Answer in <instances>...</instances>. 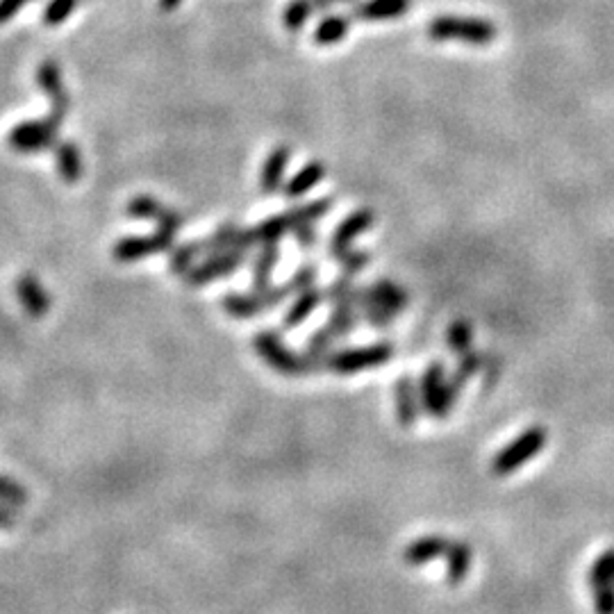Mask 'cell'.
I'll return each mask as SVG.
<instances>
[{"instance_id":"6da1fadb","label":"cell","mask_w":614,"mask_h":614,"mask_svg":"<svg viewBox=\"0 0 614 614\" xmlns=\"http://www.w3.org/2000/svg\"><path fill=\"white\" fill-rule=\"evenodd\" d=\"M426 32L433 41H460L469 46H489L499 35L492 21L474 16H437Z\"/></svg>"},{"instance_id":"7a4b0ae2","label":"cell","mask_w":614,"mask_h":614,"mask_svg":"<svg viewBox=\"0 0 614 614\" xmlns=\"http://www.w3.org/2000/svg\"><path fill=\"white\" fill-rule=\"evenodd\" d=\"M546 439H549V435H546V430L542 426H533V428L524 430V433H521L519 437H514L508 446L501 448V451L494 455L492 474L510 476L512 471L521 469L526 462H530L535 455L544 451Z\"/></svg>"},{"instance_id":"3957f363","label":"cell","mask_w":614,"mask_h":614,"mask_svg":"<svg viewBox=\"0 0 614 614\" xmlns=\"http://www.w3.org/2000/svg\"><path fill=\"white\" fill-rule=\"evenodd\" d=\"M419 398L421 410L433 419H446L453 412V405L458 401V394L453 392L448 383L446 369L439 362L428 364L419 380Z\"/></svg>"},{"instance_id":"277c9868","label":"cell","mask_w":614,"mask_h":614,"mask_svg":"<svg viewBox=\"0 0 614 614\" xmlns=\"http://www.w3.org/2000/svg\"><path fill=\"white\" fill-rule=\"evenodd\" d=\"M253 348L260 358L269 364V367L280 373V376H307L303 355H296L292 348L285 344L278 330L264 328L253 337Z\"/></svg>"},{"instance_id":"5b68a950","label":"cell","mask_w":614,"mask_h":614,"mask_svg":"<svg viewBox=\"0 0 614 614\" xmlns=\"http://www.w3.org/2000/svg\"><path fill=\"white\" fill-rule=\"evenodd\" d=\"M394 358V346L387 342L360 346V348H344V351H333L328 358V371L337 376H355V373L383 367Z\"/></svg>"},{"instance_id":"8992f818","label":"cell","mask_w":614,"mask_h":614,"mask_svg":"<svg viewBox=\"0 0 614 614\" xmlns=\"http://www.w3.org/2000/svg\"><path fill=\"white\" fill-rule=\"evenodd\" d=\"M292 287L282 285V287H271L267 292H248V294H239V292H230L223 296L221 307L226 310V314L230 319H255L260 317L262 312L273 310V307H278L280 303H285L289 296H292Z\"/></svg>"},{"instance_id":"52a82bcc","label":"cell","mask_w":614,"mask_h":614,"mask_svg":"<svg viewBox=\"0 0 614 614\" xmlns=\"http://www.w3.org/2000/svg\"><path fill=\"white\" fill-rule=\"evenodd\" d=\"M60 116H51L46 119H35V121H23L19 126H14L7 135V144H10L16 153H41L46 148L55 146L57 139V128L62 126Z\"/></svg>"},{"instance_id":"ba28073f","label":"cell","mask_w":614,"mask_h":614,"mask_svg":"<svg viewBox=\"0 0 614 614\" xmlns=\"http://www.w3.org/2000/svg\"><path fill=\"white\" fill-rule=\"evenodd\" d=\"M176 246V235H171L167 230L157 228L151 235H137V237H123L119 242L114 244L112 255L116 262L130 264V262H139L144 260L148 255H157V253H167L171 248Z\"/></svg>"},{"instance_id":"9c48e42d","label":"cell","mask_w":614,"mask_h":614,"mask_svg":"<svg viewBox=\"0 0 614 614\" xmlns=\"http://www.w3.org/2000/svg\"><path fill=\"white\" fill-rule=\"evenodd\" d=\"M248 253L242 251H226L219 255H207V260H203L198 267L185 273V285L189 287H203L210 285L214 280H221L235 273L242 264L246 262Z\"/></svg>"},{"instance_id":"30bf717a","label":"cell","mask_w":614,"mask_h":614,"mask_svg":"<svg viewBox=\"0 0 614 614\" xmlns=\"http://www.w3.org/2000/svg\"><path fill=\"white\" fill-rule=\"evenodd\" d=\"M128 217L132 219H151L157 223V228L167 230L171 235H178L180 228L185 226V217L180 212L169 210L153 196H137L132 198L126 207Z\"/></svg>"},{"instance_id":"8fae6325","label":"cell","mask_w":614,"mask_h":614,"mask_svg":"<svg viewBox=\"0 0 614 614\" xmlns=\"http://www.w3.org/2000/svg\"><path fill=\"white\" fill-rule=\"evenodd\" d=\"M373 221H376V217H373L371 210H358V212L348 214V217L339 223L337 230L333 232V237H330V244H328L330 257L337 262L344 253L351 251L355 239H358L362 232H367L373 226Z\"/></svg>"},{"instance_id":"7c38bea8","label":"cell","mask_w":614,"mask_h":614,"mask_svg":"<svg viewBox=\"0 0 614 614\" xmlns=\"http://www.w3.org/2000/svg\"><path fill=\"white\" fill-rule=\"evenodd\" d=\"M37 85L44 94L51 98V112L60 119H66V112H69V94H66V87L62 82V71L55 62H44L37 69Z\"/></svg>"},{"instance_id":"4fadbf2b","label":"cell","mask_w":614,"mask_h":614,"mask_svg":"<svg viewBox=\"0 0 614 614\" xmlns=\"http://www.w3.org/2000/svg\"><path fill=\"white\" fill-rule=\"evenodd\" d=\"M394 401H396L398 423H401L403 428H412L419 419L421 398H419V385H414V380L410 376H403L396 380Z\"/></svg>"},{"instance_id":"5bb4252c","label":"cell","mask_w":614,"mask_h":614,"mask_svg":"<svg viewBox=\"0 0 614 614\" xmlns=\"http://www.w3.org/2000/svg\"><path fill=\"white\" fill-rule=\"evenodd\" d=\"M16 298H19L23 310L35 319H41L51 310V296H48L46 289L41 287V282L32 273H23L16 280Z\"/></svg>"},{"instance_id":"9a60e30c","label":"cell","mask_w":614,"mask_h":614,"mask_svg":"<svg viewBox=\"0 0 614 614\" xmlns=\"http://www.w3.org/2000/svg\"><path fill=\"white\" fill-rule=\"evenodd\" d=\"M289 160H292V148L289 146H276L271 151V155L264 162L262 173H260V189L262 194H276L280 192L282 180H285V173L289 167Z\"/></svg>"},{"instance_id":"2e32d148","label":"cell","mask_w":614,"mask_h":614,"mask_svg":"<svg viewBox=\"0 0 614 614\" xmlns=\"http://www.w3.org/2000/svg\"><path fill=\"white\" fill-rule=\"evenodd\" d=\"M448 544H451V539L439 537V535L419 537L417 542L405 546L403 560L408 562L410 567H421V564H428L437 558H442L448 549Z\"/></svg>"},{"instance_id":"e0dca14e","label":"cell","mask_w":614,"mask_h":614,"mask_svg":"<svg viewBox=\"0 0 614 614\" xmlns=\"http://www.w3.org/2000/svg\"><path fill=\"white\" fill-rule=\"evenodd\" d=\"M410 10V0H364L353 5V16L360 21L396 19Z\"/></svg>"},{"instance_id":"ac0fdd59","label":"cell","mask_w":614,"mask_h":614,"mask_svg":"<svg viewBox=\"0 0 614 614\" xmlns=\"http://www.w3.org/2000/svg\"><path fill=\"white\" fill-rule=\"evenodd\" d=\"M446 558V583L455 587L460 585L464 578L469 576L471 560H474V551L467 542H451L444 553Z\"/></svg>"},{"instance_id":"d6986e66","label":"cell","mask_w":614,"mask_h":614,"mask_svg":"<svg viewBox=\"0 0 614 614\" xmlns=\"http://www.w3.org/2000/svg\"><path fill=\"white\" fill-rule=\"evenodd\" d=\"M55 167L60 178L64 182H71V185L82 178L85 162H82V155L73 141H60V144L55 146Z\"/></svg>"},{"instance_id":"ffe728a7","label":"cell","mask_w":614,"mask_h":614,"mask_svg":"<svg viewBox=\"0 0 614 614\" xmlns=\"http://www.w3.org/2000/svg\"><path fill=\"white\" fill-rule=\"evenodd\" d=\"M369 292H371V296L376 298V301L383 305V307H387L389 312H394L396 317L398 314H401L405 307H408V303H410V296H408V292H405V289L398 285V282H394V280H387V278H380V280H376L373 282V285H369Z\"/></svg>"},{"instance_id":"44dd1931","label":"cell","mask_w":614,"mask_h":614,"mask_svg":"<svg viewBox=\"0 0 614 614\" xmlns=\"http://www.w3.org/2000/svg\"><path fill=\"white\" fill-rule=\"evenodd\" d=\"M321 303H326V289H317V287L305 289V292L296 296L294 305L289 307V312L285 314V328L301 326V323L310 317Z\"/></svg>"},{"instance_id":"7402d4cb","label":"cell","mask_w":614,"mask_h":614,"mask_svg":"<svg viewBox=\"0 0 614 614\" xmlns=\"http://www.w3.org/2000/svg\"><path fill=\"white\" fill-rule=\"evenodd\" d=\"M280 260L278 244H264L262 251L253 260V292H267L271 289V273Z\"/></svg>"},{"instance_id":"603a6c76","label":"cell","mask_w":614,"mask_h":614,"mask_svg":"<svg viewBox=\"0 0 614 614\" xmlns=\"http://www.w3.org/2000/svg\"><path fill=\"white\" fill-rule=\"evenodd\" d=\"M323 178H326V167H323V162L305 164V167L298 171L296 176L285 185V196L287 198H301V196L310 192L312 187H317Z\"/></svg>"},{"instance_id":"cb8c5ba5","label":"cell","mask_w":614,"mask_h":614,"mask_svg":"<svg viewBox=\"0 0 614 614\" xmlns=\"http://www.w3.org/2000/svg\"><path fill=\"white\" fill-rule=\"evenodd\" d=\"M351 28V19L344 14H333L323 19L317 30H314V44L317 46H335L348 35Z\"/></svg>"},{"instance_id":"d4e9b609","label":"cell","mask_w":614,"mask_h":614,"mask_svg":"<svg viewBox=\"0 0 614 614\" xmlns=\"http://www.w3.org/2000/svg\"><path fill=\"white\" fill-rule=\"evenodd\" d=\"M483 360H485L483 355L476 353V351H469V353L460 355L458 367H455L451 376H448V383H451V387H453V392H455V394L460 396L462 387L467 385L469 380L474 378L480 369H483Z\"/></svg>"},{"instance_id":"484cf974","label":"cell","mask_w":614,"mask_h":614,"mask_svg":"<svg viewBox=\"0 0 614 614\" xmlns=\"http://www.w3.org/2000/svg\"><path fill=\"white\" fill-rule=\"evenodd\" d=\"M239 232V226L235 221H223L221 226L214 230V235L201 239L203 244V255H219V253H226V251H232V244H235V237Z\"/></svg>"},{"instance_id":"4316f807","label":"cell","mask_w":614,"mask_h":614,"mask_svg":"<svg viewBox=\"0 0 614 614\" xmlns=\"http://www.w3.org/2000/svg\"><path fill=\"white\" fill-rule=\"evenodd\" d=\"M358 321H360V314L358 310H355V305H337L330 310L326 328L337 339H342L346 335H351V330L358 326Z\"/></svg>"},{"instance_id":"83f0119b","label":"cell","mask_w":614,"mask_h":614,"mask_svg":"<svg viewBox=\"0 0 614 614\" xmlns=\"http://www.w3.org/2000/svg\"><path fill=\"white\" fill-rule=\"evenodd\" d=\"M292 230H294V223L292 219H289V214L285 212V214H278V217L262 221L260 226L255 228V235H257V242H260V246H264V244H278L280 239Z\"/></svg>"},{"instance_id":"f1b7e54d","label":"cell","mask_w":614,"mask_h":614,"mask_svg":"<svg viewBox=\"0 0 614 614\" xmlns=\"http://www.w3.org/2000/svg\"><path fill=\"white\" fill-rule=\"evenodd\" d=\"M203 255V244L201 239L198 242H189V244H180L171 248V260H169V269L173 273H178V276H185L187 271L194 269V262L198 257Z\"/></svg>"},{"instance_id":"f546056e","label":"cell","mask_w":614,"mask_h":614,"mask_svg":"<svg viewBox=\"0 0 614 614\" xmlns=\"http://www.w3.org/2000/svg\"><path fill=\"white\" fill-rule=\"evenodd\" d=\"M330 203H333V201H330V198H321V201L296 205L287 214H289V219H292L294 228H298V226H301V223H317L319 219L326 217V214L330 212Z\"/></svg>"},{"instance_id":"4dcf8cb0","label":"cell","mask_w":614,"mask_h":614,"mask_svg":"<svg viewBox=\"0 0 614 614\" xmlns=\"http://www.w3.org/2000/svg\"><path fill=\"white\" fill-rule=\"evenodd\" d=\"M446 342L451 346V351L455 355H464L471 351V342H474V328H471L469 321H453L451 326H448L446 333Z\"/></svg>"},{"instance_id":"1f68e13d","label":"cell","mask_w":614,"mask_h":614,"mask_svg":"<svg viewBox=\"0 0 614 614\" xmlns=\"http://www.w3.org/2000/svg\"><path fill=\"white\" fill-rule=\"evenodd\" d=\"M314 12V7L310 0H292L285 7V14H282V21H285V28L289 32H298L305 28V23L310 21V16Z\"/></svg>"},{"instance_id":"d6a6232c","label":"cell","mask_w":614,"mask_h":614,"mask_svg":"<svg viewBox=\"0 0 614 614\" xmlns=\"http://www.w3.org/2000/svg\"><path fill=\"white\" fill-rule=\"evenodd\" d=\"M587 583L596 585V583H612L614 585V549H608L605 553H601L596 562L592 564V569H589L587 574Z\"/></svg>"},{"instance_id":"836d02e7","label":"cell","mask_w":614,"mask_h":614,"mask_svg":"<svg viewBox=\"0 0 614 614\" xmlns=\"http://www.w3.org/2000/svg\"><path fill=\"white\" fill-rule=\"evenodd\" d=\"M0 503L10 508H21L28 503V492L14 478L0 476Z\"/></svg>"},{"instance_id":"e575fe53","label":"cell","mask_w":614,"mask_h":614,"mask_svg":"<svg viewBox=\"0 0 614 614\" xmlns=\"http://www.w3.org/2000/svg\"><path fill=\"white\" fill-rule=\"evenodd\" d=\"M353 294H355V287L353 282L348 276H342L337 278L333 285H330L326 289V301L330 303V307H337V305H355L353 303Z\"/></svg>"},{"instance_id":"d590c367","label":"cell","mask_w":614,"mask_h":614,"mask_svg":"<svg viewBox=\"0 0 614 614\" xmlns=\"http://www.w3.org/2000/svg\"><path fill=\"white\" fill-rule=\"evenodd\" d=\"M78 0H51V5L44 10V26H60L76 10Z\"/></svg>"},{"instance_id":"8d00e7d4","label":"cell","mask_w":614,"mask_h":614,"mask_svg":"<svg viewBox=\"0 0 614 614\" xmlns=\"http://www.w3.org/2000/svg\"><path fill=\"white\" fill-rule=\"evenodd\" d=\"M594 594V612L596 614H614V585L612 583H596L589 585Z\"/></svg>"},{"instance_id":"74e56055","label":"cell","mask_w":614,"mask_h":614,"mask_svg":"<svg viewBox=\"0 0 614 614\" xmlns=\"http://www.w3.org/2000/svg\"><path fill=\"white\" fill-rule=\"evenodd\" d=\"M371 262V255L367 253V251H348V253H344L342 257H339L337 260V264L339 267H342V271H344V276H358V273L367 267V264Z\"/></svg>"},{"instance_id":"f35d334b","label":"cell","mask_w":614,"mask_h":614,"mask_svg":"<svg viewBox=\"0 0 614 614\" xmlns=\"http://www.w3.org/2000/svg\"><path fill=\"white\" fill-rule=\"evenodd\" d=\"M314 278H317V269L312 267V264H305V267L298 269L292 278H289L287 285L292 287L294 294H301L305 289L314 287Z\"/></svg>"},{"instance_id":"ab89813d","label":"cell","mask_w":614,"mask_h":614,"mask_svg":"<svg viewBox=\"0 0 614 614\" xmlns=\"http://www.w3.org/2000/svg\"><path fill=\"white\" fill-rule=\"evenodd\" d=\"M294 239L298 248H303V251H310V248L319 242V230L314 223H301V226L294 228Z\"/></svg>"},{"instance_id":"60d3db41","label":"cell","mask_w":614,"mask_h":614,"mask_svg":"<svg viewBox=\"0 0 614 614\" xmlns=\"http://www.w3.org/2000/svg\"><path fill=\"white\" fill-rule=\"evenodd\" d=\"M26 3H30V0H0V26L19 14V10Z\"/></svg>"},{"instance_id":"b9f144b4","label":"cell","mask_w":614,"mask_h":614,"mask_svg":"<svg viewBox=\"0 0 614 614\" xmlns=\"http://www.w3.org/2000/svg\"><path fill=\"white\" fill-rule=\"evenodd\" d=\"M16 521H19V517H16L14 508H10V505H3L0 503V530H7V528H14Z\"/></svg>"},{"instance_id":"7bdbcfd3","label":"cell","mask_w":614,"mask_h":614,"mask_svg":"<svg viewBox=\"0 0 614 614\" xmlns=\"http://www.w3.org/2000/svg\"><path fill=\"white\" fill-rule=\"evenodd\" d=\"M180 3H182V0H160V7L164 12H173Z\"/></svg>"}]
</instances>
